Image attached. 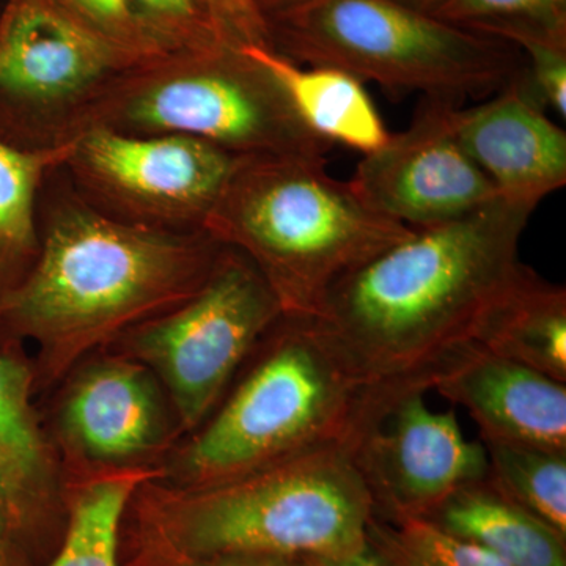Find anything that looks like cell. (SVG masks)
<instances>
[{"mask_svg":"<svg viewBox=\"0 0 566 566\" xmlns=\"http://www.w3.org/2000/svg\"><path fill=\"white\" fill-rule=\"evenodd\" d=\"M281 84L297 117L319 139L367 155L390 136L364 82L340 69L311 65L283 57L268 48L241 50Z\"/></svg>","mask_w":566,"mask_h":566,"instance_id":"obj_17","label":"cell"},{"mask_svg":"<svg viewBox=\"0 0 566 566\" xmlns=\"http://www.w3.org/2000/svg\"><path fill=\"white\" fill-rule=\"evenodd\" d=\"M0 566H40L31 553L0 482Z\"/></svg>","mask_w":566,"mask_h":566,"instance_id":"obj_29","label":"cell"},{"mask_svg":"<svg viewBox=\"0 0 566 566\" xmlns=\"http://www.w3.org/2000/svg\"><path fill=\"white\" fill-rule=\"evenodd\" d=\"M282 315L255 264L226 245L199 292L104 349L150 368L167 389L180 430L193 433Z\"/></svg>","mask_w":566,"mask_h":566,"instance_id":"obj_8","label":"cell"},{"mask_svg":"<svg viewBox=\"0 0 566 566\" xmlns=\"http://www.w3.org/2000/svg\"><path fill=\"white\" fill-rule=\"evenodd\" d=\"M479 345L566 382V290L528 268L488 324Z\"/></svg>","mask_w":566,"mask_h":566,"instance_id":"obj_19","label":"cell"},{"mask_svg":"<svg viewBox=\"0 0 566 566\" xmlns=\"http://www.w3.org/2000/svg\"><path fill=\"white\" fill-rule=\"evenodd\" d=\"M93 126L192 137L237 158L326 159L333 148L305 128L281 84L259 62L227 44L169 52L123 71L93 112Z\"/></svg>","mask_w":566,"mask_h":566,"instance_id":"obj_7","label":"cell"},{"mask_svg":"<svg viewBox=\"0 0 566 566\" xmlns=\"http://www.w3.org/2000/svg\"><path fill=\"white\" fill-rule=\"evenodd\" d=\"M128 3L167 52L207 51L223 44L196 0H128Z\"/></svg>","mask_w":566,"mask_h":566,"instance_id":"obj_25","label":"cell"},{"mask_svg":"<svg viewBox=\"0 0 566 566\" xmlns=\"http://www.w3.org/2000/svg\"><path fill=\"white\" fill-rule=\"evenodd\" d=\"M212 28L227 46L234 50L271 46L270 29L251 0H205Z\"/></svg>","mask_w":566,"mask_h":566,"instance_id":"obj_28","label":"cell"},{"mask_svg":"<svg viewBox=\"0 0 566 566\" xmlns=\"http://www.w3.org/2000/svg\"><path fill=\"white\" fill-rule=\"evenodd\" d=\"M527 52L528 65L524 69L528 85L536 98L566 117V51L565 39L547 36H520L513 40Z\"/></svg>","mask_w":566,"mask_h":566,"instance_id":"obj_27","label":"cell"},{"mask_svg":"<svg viewBox=\"0 0 566 566\" xmlns=\"http://www.w3.org/2000/svg\"><path fill=\"white\" fill-rule=\"evenodd\" d=\"M244 253L283 314L316 316L346 274L415 232L367 207L326 159L241 156L205 223Z\"/></svg>","mask_w":566,"mask_h":566,"instance_id":"obj_5","label":"cell"},{"mask_svg":"<svg viewBox=\"0 0 566 566\" xmlns=\"http://www.w3.org/2000/svg\"><path fill=\"white\" fill-rule=\"evenodd\" d=\"M147 566H303L301 558L274 556H248V554H232V556H216L193 558V560L163 562Z\"/></svg>","mask_w":566,"mask_h":566,"instance_id":"obj_30","label":"cell"},{"mask_svg":"<svg viewBox=\"0 0 566 566\" xmlns=\"http://www.w3.org/2000/svg\"><path fill=\"white\" fill-rule=\"evenodd\" d=\"M73 17L102 39L140 61L169 54L128 0H59Z\"/></svg>","mask_w":566,"mask_h":566,"instance_id":"obj_26","label":"cell"},{"mask_svg":"<svg viewBox=\"0 0 566 566\" xmlns=\"http://www.w3.org/2000/svg\"><path fill=\"white\" fill-rule=\"evenodd\" d=\"M398 2L405 3L411 9L423 11V13L434 14V11L444 3V0H398Z\"/></svg>","mask_w":566,"mask_h":566,"instance_id":"obj_33","label":"cell"},{"mask_svg":"<svg viewBox=\"0 0 566 566\" xmlns=\"http://www.w3.org/2000/svg\"><path fill=\"white\" fill-rule=\"evenodd\" d=\"M374 504L353 447L334 446L218 485L161 488L144 509L145 565L216 556L335 557L368 543Z\"/></svg>","mask_w":566,"mask_h":566,"instance_id":"obj_4","label":"cell"},{"mask_svg":"<svg viewBox=\"0 0 566 566\" xmlns=\"http://www.w3.org/2000/svg\"><path fill=\"white\" fill-rule=\"evenodd\" d=\"M566 0H444L439 20L509 40L517 36L565 39Z\"/></svg>","mask_w":566,"mask_h":566,"instance_id":"obj_24","label":"cell"},{"mask_svg":"<svg viewBox=\"0 0 566 566\" xmlns=\"http://www.w3.org/2000/svg\"><path fill=\"white\" fill-rule=\"evenodd\" d=\"M482 442L488 480L566 536V453L512 442Z\"/></svg>","mask_w":566,"mask_h":566,"instance_id":"obj_22","label":"cell"},{"mask_svg":"<svg viewBox=\"0 0 566 566\" xmlns=\"http://www.w3.org/2000/svg\"><path fill=\"white\" fill-rule=\"evenodd\" d=\"M449 534L509 566H566V536L485 479L469 483L428 513Z\"/></svg>","mask_w":566,"mask_h":566,"instance_id":"obj_18","label":"cell"},{"mask_svg":"<svg viewBox=\"0 0 566 566\" xmlns=\"http://www.w3.org/2000/svg\"><path fill=\"white\" fill-rule=\"evenodd\" d=\"M153 476L147 469L99 472L70 499L69 523L44 566H120V531L129 499Z\"/></svg>","mask_w":566,"mask_h":566,"instance_id":"obj_21","label":"cell"},{"mask_svg":"<svg viewBox=\"0 0 566 566\" xmlns=\"http://www.w3.org/2000/svg\"><path fill=\"white\" fill-rule=\"evenodd\" d=\"M237 156L177 134L137 136L93 126L63 167L74 189L114 221L170 233L205 232Z\"/></svg>","mask_w":566,"mask_h":566,"instance_id":"obj_10","label":"cell"},{"mask_svg":"<svg viewBox=\"0 0 566 566\" xmlns=\"http://www.w3.org/2000/svg\"><path fill=\"white\" fill-rule=\"evenodd\" d=\"M458 106L424 98L408 128L364 155L348 182L370 210L419 230L464 218L499 199L458 139Z\"/></svg>","mask_w":566,"mask_h":566,"instance_id":"obj_11","label":"cell"},{"mask_svg":"<svg viewBox=\"0 0 566 566\" xmlns=\"http://www.w3.org/2000/svg\"><path fill=\"white\" fill-rule=\"evenodd\" d=\"M268 29L273 50L290 61L424 98H483L524 70L491 36L398 0H308L271 18Z\"/></svg>","mask_w":566,"mask_h":566,"instance_id":"obj_6","label":"cell"},{"mask_svg":"<svg viewBox=\"0 0 566 566\" xmlns=\"http://www.w3.org/2000/svg\"><path fill=\"white\" fill-rule=\"evenodd\" d=\"M197 2V6L200 7V9H202L205 11V13H207V10H205V0H196ZM208 17V14H207Z\"/></svg>","mask_w":566,"mask_h":566,"instance_id":"obj_34","label":"cell"},{"mask_svg":"<svg viewBox=\"0 0 566 566\" xmlns=\"http://www.w3.org/2000/svg\"><path fill=\"white\" fill-rule=\"evenodd\" d=\"M33 394L32 365L21 352H0V482L33 557L43 565L51 521L57 520L59 480Z\"/></svg>","mask_w":566,"mask_h":566,"instance_id":"obj_16","label":"cell"},{"mask_svg":"<svg viewBox=\"0 0 566 566\" xmlns=\"http://www.w3.org/2000/svg\"><path fill=\"white\" fill-rule=\"evenodd\" d=\"M40 253L0 301V352L36 346L35 392L91 352L185 303L210 277L226 245L207 232L170 233L107 218L74 189L65 167L39 200Z\"/></svg>","mask_w":566,"mask_h":566,"instance_id":"obj_2","label":"cell"},{"mask_svg":"<svg viewBox=\"0 0 566 566\" xmlns=\"http://www.w3.org/2000/svg\"><path fill=\"white\" fill-rule=\"evenodd\" d=\"M145 62L82 24L59 0L0 9V142L25 151L66 147L123 71Z\"/></svg>","mask_w":566,"mask_h":566,"instance_id":"obj_9","label":"cell"},{"mask_svg":"<svg viewBox=\"0 0 566 566\" xmlns=\"http://www.w3.org/2000/svg\"><path fill=\"white\" fill-rule=\"evenodd\" d=\"M371 401L315 316L283 314L221 403L155 476L172 490L218 485L334 446H356Z\"/></svg>","mask_w":566,"mask_h":566,"instance_id":"obj_3","label":"cell"},{"mask_svg":"<svg viewBox=\"0 0 566 566\" xmlns=\"http://www.w3.org/2000/svg\"><path fill=\"white\" fill-rule=\"evenodd\" d=\"M431 389L468 411L480 441L566 453V382L474 344L447 365Z\"/></svg>","mask_w":566,"mask_h":566,"instance_id":"obj_15","label":"cell"},{"mask_svg":"<svg viewBox=\"0 0 566 566\" xmlns=\"http://www.w3.org/2000/svg\"><path fill=\"white\" fill-rule=\"evenodd\" d=\"M368 545L389 566H509L493 554L449 534L427 517L371 520Z\"/></svg>","mask_w":566,"mask_h":566,"instance_id":"obj_23","label":"cell"},{"mask_svg":"<svg viewBox=\"0 0 566 566\" xmlns=\"http://www.w3.org/2000/svg\"><path fill=\"white\" fill-rule=\"evenodd\" d=\"M251 2L256 11L262 14L263 20L266 21L268 24L271 18L285 13V11L296 9V7L303 6V3L308 2V0H251Z\"/></svg>","mask_w":566,"mask_h":566,"instance_id":"obj_32","label":"cell"},{"mask_svg":"<svg viewBox=\"0 0 566 566\" xmlns=\"http://www.w3.org/2000/svg\"><path fill=\"white\" fill-rule=\"evenodd\" d=\"M175 422L159 379L122 354L77 370L59 408L63 442L104 471L137 468L161 452L174 438Z\"/></svg>","mask_w":566,"mask_h":566,"instance_id":"obj_13","label":"cell"},{"mask_svg":"<svg viewBox=\"0 0 566 566\" xmlns=\"http://www.w3.org/2000/svg\"><path fill=\"white\" fill-rule=\"evenodd\" d=\"M71 148L25 151L0 142V301L24 282L39 259L41 188Z\"/></svg>","mask_w":566,"mask_h":566,"instance_id":"obj_20","label":"cell"},{"mask_svg":"<svg viewBox=\"0 0 566 566\" xmlns=\"http://www.w3.org/2000/svg\"><path fill=\"white\" fill-rule=\"evenodd\" d=\"M524 70L493 98L455 109L458 139L506 202L536 208L566 185V133Z\"/></svg>","mask_w":566,"mask_h":566,"instance_id":"obj_14","label":"cell"},{"mask_svg":"<svg viewBox=\"0 0 566 566\" xmlns=\"http://www.w3.org/2000/svg\"><path fill=\"white\" fill-rule=\"evenodd\" d=\"M422 390L401 395L353 449L376 513L389 523L424 517L457 490L488 476L482 441L464 434L455 409L433 411Z\"/></svg>","mask_w":566,"mask_h":566,"instance_id":"obj_12","label":"cell"},{"mask_svg":"<svg viewBox=\"0 0 566 566\" xmlns=\"http://www.w3.org/2000/svg\"><path fill=\"white\" fill-rule=\"evenodd\" d=\"M534 211L499 197L415 230L329 290L316 322L378 411L431 390L458 354L479 344L527 273L520 243Z\"/></svg>","mask_w":566,"mask_h":566,"instance_id":"obj_1","label":"cell"},{"mask_svg":"<svg viewBox=\"0 0 566 566\" xmlns=\"http://www.w3.org/2000/svg\"><path fill=\"white\" fill-rule=\"evenodd\" d=\"M303 566H389L378 556V553L370 545H365L354 553L335 557H304L301 558Z\"/></svg>","mask_w":566,"mask_h":566,"instance_id":"obj_31","label":"cell"}]
</instances>
